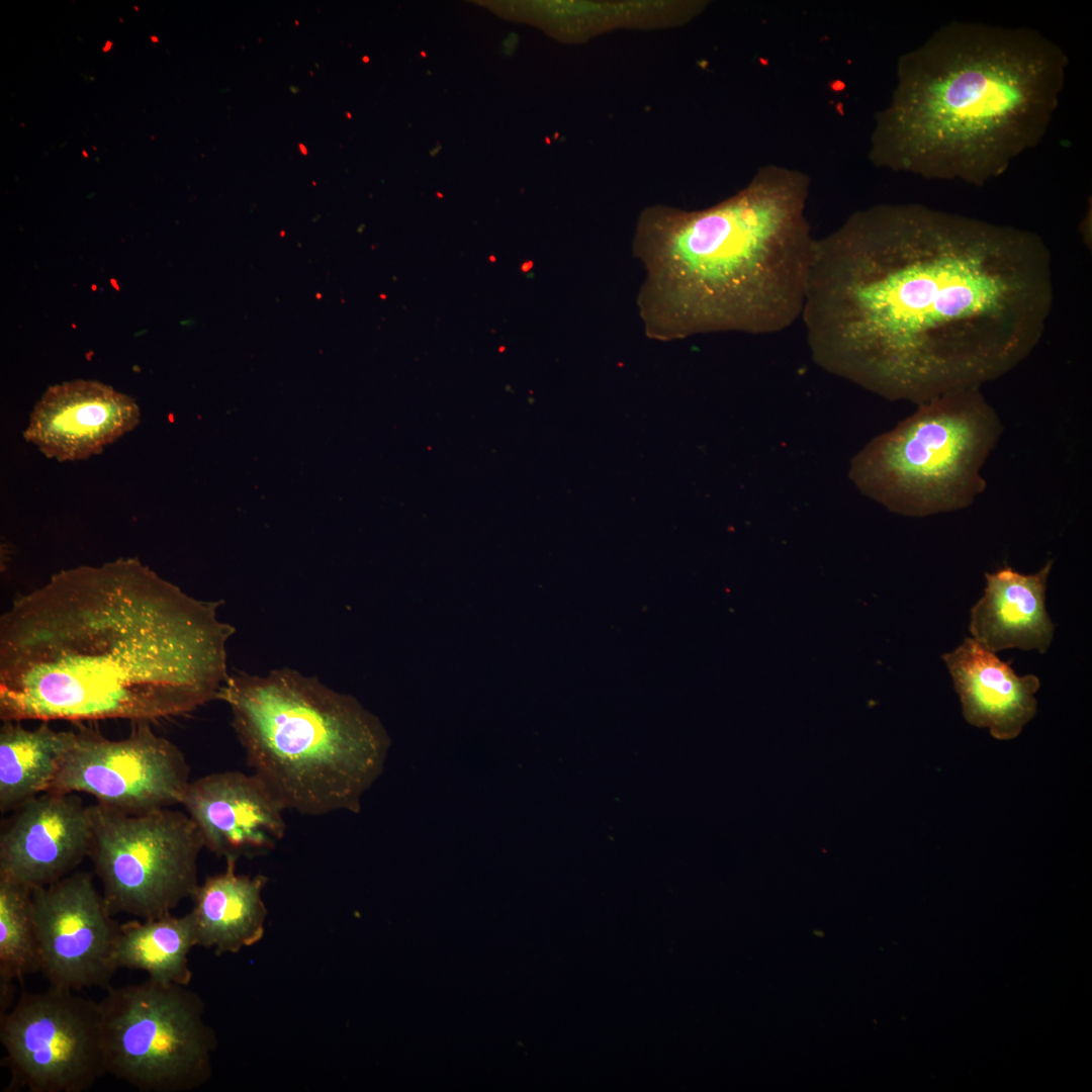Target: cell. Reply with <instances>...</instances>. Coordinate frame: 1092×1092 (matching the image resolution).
<instances>
[{"label":"cell","mask_w":1092,"mask_h":1092,"mask_svg":"<svg viewBox=\"0 0 1092 1092\" xmlns=\"http://www.w3.org/2000/svg\"><path fill=\"white\" fill-rule=\"evenodd\" d=\"M1053 298L1037 234L879 204L815 240L801 318L822 369L918 405L1014 369L1041 339Z\"/></svg>","instance_id":"cell-1"},{"label":"cell","mask_w":1092,"mask_h":1092,"mask_svg":"<svg viewBox=\"0 0 1092 1092\" xmlns=\"http://www.w3.org/2000/svg\"><path fill=\"white\" fill-rule=\"evenodd\" d=\"M138 558L54 574L0 619L2 721L182 715L216 699L234 628Z\"/></svg>","instance_id":"cell-2"},{"label":"cell","mask_w":1092,"mask_h":1092,"mask_svg":"<svg viewBox=\"0 0 1092 1092\" xmlns=\"http://www.w3.org/2000/svg\"><path fill=\"white\" fill-rule=\"evenodd\" d=\"M1069 59L1036 29L952 20L898 61L870 160L982 186L1044 136Z\"/></svg>","instance_id":"cell-3"},{"label":"cell","mask_w":1092,"mask_h":1092,"mask_svg":"<svg viewBox=\"0 0 1092 1092\" xmlns=\"http://www.w3.org/2000/svg\"><path fill=\"white\" fill-rule=\"evenodd\" d=\"M809 188L804 173L768 165L713 206L645 209L633 251L646 275L637 300L646 334L765 335L801 318L816 240Z\"/></svg>","instance_id":"cell-4"},{"label":"cell","mask_w":1092,"mask_h":1092,"mask_svg":"<svg viewBox=\"0 0 1092 1092\" xmlns=\"http://www.w3.org/2000/svg\"><path fill=\"white\" fill-rule=\"evenodd\" d=\"M249 765L282 806L358 811L382 771L388 737L353 698L291 669L229 675L217 693Z\"/></svg>","instance_id":"cell-5"},{"label":"cell","mask_w":1092,"mask_h":1092,"mask_svg":"<svg viewBox=\"0 0 1092 1092\" xmlns=\"http://www.w3.org/2000/svg\"><path fill=\"white\" fill-rule=\"evenodd\" d=\"M1002 431L980 388L947 392L872 439L851 459L848 476L863 495L899 515L962 510L985 490L981 470Z\"/></svg>","instance_id":"cell-6"},{"label":"cell","mask_w":1092,"mask_h":1092,"mask_svg":"<svg viewBox=\"0 0 1092 1092\" xmlns=\"http://www.w3.org/2000/svg\"><path fill=\"white\" fill-rule=\"evenodd\" d=\"M99 1001L107 1073L141 1092H184L211 1074L215 1036L187 986L152 979Z\"/></svg>","instance_id":"cell-7"},{"label":"cell","mask_w":1092,"mask_h":1092,"mask_svg":"<svg viewBox=\"0 0 1092 1092\" xmlns=\"http://www.w3.org/2000/svg\"><path fill=\"white\" fill-rule=\"evenodd\" d=\"M89 810L88 857L112 914L160 917L192 897L204 842L187 813L167 807L130 814L99 803Z\"/></svg>","instance_id":"cell-8"},{"label":"cell","mask_w":1092,"mask_h":1092,"mask_svg":"<svg viewBox=\"0 0 1092 1092\" xmlns=\"http://www.w3.org/2000/svg\"><path fill=\"white\" fill-rule=\"evenodd\" d=\"M13 1083L30 1092H86L107 1074L99 1002L51 986L1 1013Z\"/></svg>","instance_id":"cell-9"},{"label":"cell","mask_w":1092,"mask_h":1092,"mask_svg":"<svg viewBox=\"0 0 1092 1092\" xmlns=\"http://www.w3.org/2000/svg\"><path fill=\"white\" fill-rule=\"evenodd\" d=\"M189 775L182 751L149 722H136L120 740L82 728L48 792L85 793L106 807L139 814L181 804Z\"/></svg>","instance_id":"cell-10"},{"label":"cell","mask_w":1092,"mask_h":1092,"mask_svg":"<svg viewBox=\"0 0 1092 1092\" xmlns=\"http://www.w3.org/2000/svg\"><path fill=\"white\" fill-rule=\"evenodd\" d=\"M40 972L51 986L108 989L119 926L87 872L32 890Z\"/></svg>","instance_id":"cell-11"},{"label":"cell","mask_w":1092,"mask_h":1092,"mask_svg":"<svg viewBox=\"0 0 1092 1092\" xmlns=\"http://www.w3.org/2000/svg\"><path fill=\"white\" fill-rule=\"evenodd\" d=\"M89 807L75 793L44 792L16 808L0 833V876L31 890L72 874L88 856Z\"/></svg>","instance_id":"cell-12"},{"label":"cell","mask_w":1092,"mask_h":1092,"mask_svg":"<svg viewBox=\"0 0 1092 1092\" xmlns=\"http://www.w3.org/2000/svg\"><path fill=\"white\" fill-rule=\"evenodd\" d=\"M181 805L204 846L224 859L271 851L285 833V808L253 772L226 770L192 781Z\"/></svg>","instance_id":"cell-13"},{"label":"cell","mask_w":1092,"mask_h":1092,"mask_svg":"<svg viewBox=\"0 0 1092 1092\" xmlns=\"http://www.w3.org/2000/svg\"><path fill=\"white\" fill-rule=\"evenodd\" d=\"M140 417L130 396L95 380L76 379L47 389L23 435L49 458L80 460L133 430Z\"/></svg>","instance_id":"cell-14"},{"label":"cell","mask_w":1092,"mask_h":1092,"mask_svg":"<svg viewBox=\"0 0 1092 1092\" xmlns=\"http://www.w3.org/2000/svg\"><path fill=\"white\" fill-rule=\"evenodd\" d=\"M960 696L966 721L988 728L998 740L1016 738L1034 717L1039 678L1017 675L1009 663L974 638L942 655Z\"/></svg>","instance_id":"cell-15"},{"label":"cell","mask_w":1092,"mask_h":1092,"mask_svg":"<svg viewBox=\"0 0 1092 1092\" xmlns=\"http://www.w3.org/2000/svg\"><path fill=\"white\" fill-rule=\"evenodd\" d=\"M1053 560L1034 574L1010 566L986 573L983 597L971 610L970 632L988 650L1019 648L1044 654L1055 626L1045 608V590Z\"/></svg>","instance_id":"cell-16"},{"label":"cell","mask_w":1092,"mask_h":1092,"mask_svg":"<svg viewBox=\"0 0 1092 1092\" xmlns=\"http://www.w3.org/2000/svg\"><path fill=\"white\" fill-rule=\"evenodd\" d=\"M222 873L207 877L192 895L197 945L216 956L235 953L260 941L267 910L262 891L267 878L236 873L237 859H225Z\"/></svg>","instance_id":"cell-17"},{"label":"cell","mask_w":1092,"mask_h":1092,"mask_svg":"<svg viewBox=\"0 0 1092 1092\" xmlns=\"http://www.w3.org/2000/svg\"><path fill=\"white\" fill-rule=\"evenodd\" d=\"M0 728V811H14L48 792L76 731H57L47 721L27 729L20 721Z\"/></svg>","instance_id":"cell-18"},{"label":"cell","mask_w":1092,"mask_h":1092,"mask_svg":"<svg viewBox=\"0 0 1092 1092\" xmlns=\"http://www.w3.org/2000/svg\"><path fill=\"white\" fill-rule=\"evenodd\" d=\"M197 946L192 913L130 920L120 924L112 962L115 970H140L164 984L188 986V954Z\"/></svg>","instance_id":"cell-19"},{"label":"cell","mask_w":1092,"mask_h":1092,"mask_svg":"<svg viewBox=\"0 0 1092 1092\" xmlns=\"http://www.w3.org/2000/svg\"><path fill=\"white\" fill-rule=\"evenodd\" d=\"M32 890L0 876V1002L9 1007L13 981L40 972Z\"/></svg>","instance_id":"cell-20"},{"label":"cell","mask_w":1092,"mask_h":1092,"mask_svg":"<svg viewBox=\"0 0 1092 1092\" xmlns=\"http://www.w3.org/2000/svg\"><path fill=\"white\" fill-rule=\"evenodd\" d=\"M489 260H490L491 262H495V257H494V255H490V256H489Z\"/></svg>","instance_id":"cell-21"}]
</instances>
